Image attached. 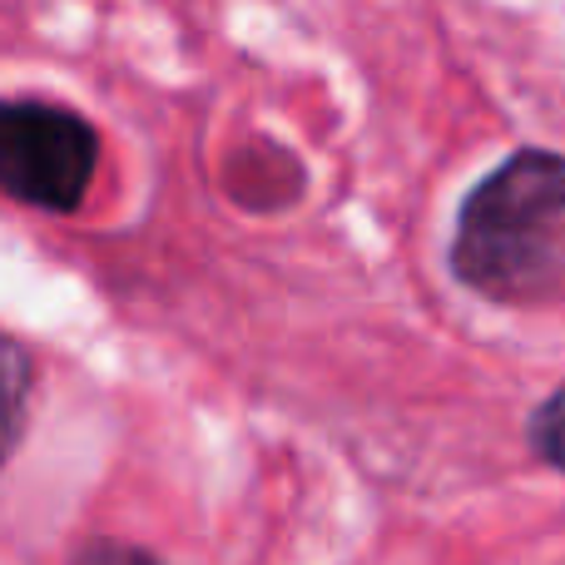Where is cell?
Instances as JSON below:
<instances>
[{"label": "cell", "mask_w": 565, "mask_h": 565, "mask_svg": "<svg viewBox=\"0 0 565 565\" xmlns=\"http://www.w3.org/2000/svg\"><path fill=\"white\" fill-rule=\"evenodd\" d=\"M20 392H25V362L10 342H0V457L10 451V431L20 417Z\"/></svg>", "instance_id": "obj_4"}, {"label": "cell", "mask_w": 565, "mask_h": 565, "mask_svg": "<svg viewBox=\"0 0 565 565\" xmlns=\"http://www.w3.org/2000/svg\"><path fill=\"white\" fill-rule=\"evenodd\" d=\"M99 139L75 109L0 99V189L30 209L70 214L95 184Z\"/></svg>", "instance_id": "obj_2"}, {"label": "cell", "mask_w": 565, "mask_h": 565, "mask_svg": "<svg viewBox=\"0 0 565 565\" xmlns=\"http://www.w3.org/2000/svg\"><path fill=\"white\" fill-rule=\"evenodd\" d=\"M451 268L491 302H565V154L526 149L491 169L461 204Z\"/></svg>", "instance_id": "obj_1"}, {"label": "cell", "mask_w": 565, "mask_h": 565, "mask_svg": "<svg viewBox=\"0 0 565 565\" xmlns=\"http://www.w3.org/2000/svg\"><path fill=\"white\" fill-rule=\"evenodd\" d=\"M531 441H536V451L551 461V467L565 471V387L551 392V397L536 407V417H531Z\"/></svg>", "instance_id": "obj_3"}, {"label": "cell", "mask_w": 565, "mask_h": 565, "mask_svg": "<svg viewBox=\"0 0 565 565\" xmlns=\"http://www.w3.org/2000/svg\"><path fill=\"white\" fill-rule=\"evenodd\" d=\"M75 565H154L145 551H129V546H115V541H95V546L79 551Z\"/></svg>", "instance_id": "obj_5"}]
</instances>
